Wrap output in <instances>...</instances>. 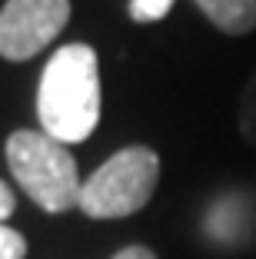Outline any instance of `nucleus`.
<instances>
[{
  "mask_svg": "<svg viewBox=\"0 0 256 259\" xmlns=\"http://www.w3.org/2000/svg\"><path fill=\"white\" fill-rule=\"evenodd\" d=\"M70 20V0H7L0 10V57L30 60L60 37Z\"/></svg>",
  "mask_w": 256,
  "mask_h": 259,
  "instance_id": "20e7f679",
  "label": "nucleus"
},
{
  "mask_svg": "<svg viewBox=\"0 0 256 259\" xmlns=\"http://www.w3.org/2000/svg\"><path fill=\"white\" fill-rule=\"evenodd\" d=\"M240 133L249 146H256V70L246 80V90L240 97Z\"/></svg>",
  "mask_w": 256,
  "mask_h": 259,
  "instance_id": "423d86ee",
  "label": "nucleus"
},
{
  "mask_svg": "<svg viewBox=\"0 0 256 259\" xmlns=\"http://www.w3.org/2000/svg\"><path fill=\"white\" fill-rule=\"evenodd\" d=\"M160 156L150 146H127L97 166L80 186L77 209L90 220H123L140 213L157 193Z\"/></svg>",
  "mask_w": 256,
  "mask_h": 259,
  "instance_id": "7ed1b4c3",
  "label": "nucleus"
},
{
  "mask_svg": "<svg viewBox=\"0 0 256 259\" xmlns=\"http://www.w3.org/2000/svg\"><path fill=\"white\" fill-rule=\"evenodd\" d=\"M7 166L20 190L47 213H67L80 203L77 160L44 130H17L7 140Z\"/></svg>",
  "mask_w": 256,
  "mask_h": 259,
  "instance_id": "f03ea898",
  "label": "nucleus"
},
{
  "mask_svg": "<svg viewBox=\"0 0 256 259\" xmlns=\"http://www.w3.org/2000/svg\"><path fill=\"white\" fill-rule=\"evenodd\" d=\"M113 259H157V252L147 249V246H123Z\"/></svg>",
  "mask_w": 256,
  "mask_h": 259,
  "instance_id": "9d476101",
  "label": "nucleus"
},
{
  "mask_svg": "<svg viewBox=\"0 0 256 259\" xmlns=\"http://www.w3.org/2000/svg\"><path fill=\"white\" fill-rule=\"evenodd\" d=\"M27 256V239L17 229L0 223V259H23Z\"/></svg>",
  "mask_w": 256,
  "mask_h": 259,
  "instance_id": "6e6552de",
  "label": "nucleus"
},
{
  "mask_svg": "<svg viewBox=\"0 0 256 259\" xmlns=\"http://www.w3.org/2000/svg\"><path fill=\"white\" fill-rule=\"evenodd\" d=\"M17 209V199H14V193H10V186L0 180V223L4 220H10V213Z\"/></svg>",
  "mask_w": 256,
  "mask_h": 259,
  "instance_id": "1a4fd4ad",
  "label": "nucleus"
},
{
  "mask_svg": "<svg viewBox=\"0 0 256 259\" xmlns=\"http://www.w3.org/2000/svg\"><path fill=\"white\" fill-rule=\"evenodd\" d=\"M37 116L57 143H83L100 123V60L90 44H67L47 60L37 87Z\"/></svg>",
  "mask_w": 256,
  "mask_h": 259,
  "instance_id": "f257e3e1",
  "label": "nucleus"
},
{
  "mask_svg": "<svg viewBox=\"0 0 256 259\" xmlns=\"http://www.w3.org/2000/svg\"><path fill=\"white\" fill-rule=\"evenodd\" d=\"M196 7L210 17L216 30L230 33V37H243V33L256 30V0H196Z\"/></svg>",
  "mask_w": 256,
  "mask_h": 259,
  "instance_id": "39448f33",
  "label": "nucleus"
},
{
  "mask_svg": "<svg viewBox=\"0 0 256 259\" xmlns=\"http://www.w3.org/2000/svg\"><path fill=\"white\" fill-rule=\"evenodd\" d=\"M173 7V0H130V20L136 23H157Z\"/></svg>",
  "mask_w": 256,
  "mask_h": 259,
  "instance_id": "0eeeda50",
  "label": "nucleus"
}]
</instances>
